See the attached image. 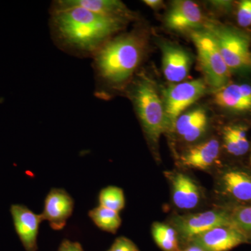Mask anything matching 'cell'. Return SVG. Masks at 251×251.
I'll return each mask as SVG.
<instances>
[{"instance_id":"11","label":"cell","mask_w":251,"mask_h":251,"mask_svg":"<svg viewBox=\"0 0 251 251\" xmlns=\"http://www.w3.org/2000/svg\"><path fill=\"white\" fill-rule=\"evenodd\" d=\"M225 196L233 205H251V171L242 168H230L222 173L220 179Z\"/></svg>"},{"instance_id":"18","label":"cell","mask_w":251,"mask_h":251,"mask_svg":"<svg viewBox=\"0 0 251 251\" xmlns=\"http://www.w3.org/2000/svg\"><path fill=\"white\" fill-rule=\"evenodd\" d=\"M208 119L202 108H197L181 115L175 123L176 131L186 142L197 140L205 132Z\"/></svg>"},{"instance_id":"29","label":"cell","mask_w":251,"mask_h":251,"mask_svg":"<svg viewBox=\"0 0 251 251\" xmlns=\"http://www.w3.org/2000/svg\"><path fill=\"white\" fill-rule=\"evenodd\" d=\"M249 242H251V232L249 234Z\"/></svg>"},{"instance_id":"23","label":"cell","mask_w":251,"mask_h":251,"mask_svg":"<svg viewBox=\"0 0 251 251\" xmlns=\"http://www.w3.org/2000/svg\"><path fill=\"white\" fill-rule=\"evenodd\" d=\"M225 209L237 227L248 234L251 232V205L227 206Z\"/></svg>"},{"instance_id":"26","label":"cell","mask_w":251,"mask_h":251,"mask_svg":"<svg viewBox=\"0 0 251 251\" xmlns=\"http://www.w3.org/2000/svg\"><path fill=\"white\" fill-rule=\"evenodd\" d=\"M57 251H84L80 243L72 242L69 239H63Z\"/></svg>"},{"instance_id":"25","label":"cell","mask_w":251,"mask_h":251,"mask_svg":"<svg viewBox=\"0 0 251 251\" xmlns=\"http://www.w3.org/2000/svg\"><path fill=\"white\" fill-rule=\"evenodd\" d=\"M109 251H140V249L133 241L122 236L115 239Z\"/></svg>"},{"instance_id":"21","label":"cell","mask_w":251,"mask_h":251,"mask_svg":"<svg viewBox=\"0 0 251 251\" xmlns=\"http://www.w3.org/2000/svg\"><path fill=\"white\" fill-rule=\"evenodd\" d=\"M151 233L155 242L163 251H179L178 234L174 227L161 223H154Z\"/></svg>"},{"instance_id":"12","label":"cell","mask_w":251,"mask_h":251,"mask_svg":"<svg viewBox=\"0 0 251 251\" xmlns=\"http://www.w3.org/2000/svg\"><path fill=\"white\" fill-rule=\"evenodd\" d=\"M167 27L173 30L193 31L201 29L204 16L198 5L190 0H179L172 4L166 18Z\"/></svg>"},{"instance_id":"30","label":"cell","mask_w":251,"mask_h":251,"mask_svg":"<svg viewBox=\"0 0 251 251\" xmlns=\"http://www.w3.org/2000/svg\"></svg>"},{"instance_id":"20","label":"cell","mask_w":251,"mask_h":251,"mask_svg":"<svg viewBox=\"0 0 251 251\" xmlns=\"http://www.w3.org/2000/svg\"><path fill=\"white\" fill-rule=\"evenodd\" d=\"M89 217L98 228L104 232L115 234L122 224L120 213L99 205L91 209Z\"/></svg>"},{"instance_id":"13","label":"cell","mask_w":251,"mask_h":251,"mask_svg":"<svg viewBox=\"0 0 251 251\" xmlns=\"http://www.w3.org/2000/svg\"><path fill=\"white\" fill-rule=\"evenodd\" d=\"M53 4L60 6H78L105 17L129 23L135 15L123 2L117 0H56Z\"/></svg>"},{"instance_id":"15","label":"cell","mask_w":251,"mask_h":251,"mask_svg":"<svg viewBox=\"0 0 251 251\" xmlns=\"http://www.w3.org/2000/svg\"><path fill=\"white\" fill-rule=\"evenodd\" d=\"M173 189V200L175 206L181 209L196 207L201 201V191L196 181L181 173H168Z\"/></svg>"},{"instance_id":"6","label":"cell","mask_w":251,"mask_h":251,"mask_svg":"<svg viewBox=\"0 0 251 251\" xmlns=\"http://www.w3.org/2000/svg\"><path fill=\"white\" fill-rule=\"evenodd\" d=\"M206 92V83L202 79L179 82L171 86L164 92L165 114L167 131H174L178 117L188 107L201 98Z\"/></svg>"},{"instance_id":"1","label":"cell","mask_w":251,"mask_h":251,"mask_svg":"<svg viewBox=\"0 0 251 251\" xmlns=\"http://www.w3.org/2000/svg\"><path fill=\"white\" fill-rule=\"evenodd\" d=\"M50 15V30L54 44L64 52L80 58H92L128 24L84 8L60 6L53 3Z\"/></svg>"},{"instance_id":"28","label":"cell","mask_w":251,"mask_h":251,"mask_svg":"<svg viewBox=\"0 0 251 251\" xmlns=\"http://www.w3.org/2000/svg\"><path fill=\"white\" fill-rule=\"evenodd\" d=\"M191 244V243H190ZM179 251H204L203 250L202 248L200 247L199 246L196 245V244H191L188 247L185 248L183 250H180Z\"/></svg>"},{"instance_id":"31","label":"cell","mask_w":251,"mask_h":251,"mask_svg":"<svg viewBox=\"0 0 251 251\" xmlns=\"http://www.w3.org/2000/svg\"></svg>"},{"instance_id":"22","label":"cell","mask_w":251,"mask_h":251,"mask_svg":"<svg viewBox=\"0 0 251 251\" xmlns=\"http://www.w3.org/2000/svg\"><path fill=\"white\" fill-rule=\"evenodd\" d=\"M99 205L117 211L124 209L125 206V196L123 190L115 186L103 188L99 194Z\"/></svg>"},{"instance_id":"16","label":"cell","mask_w":251,"mask_h":251,"mask_svg":"<svg viewBox=\"0 0 251 251\" xmlns=\"http://www.w3.org/2000/svg\"><path fill=\"white\" fill-rule=\"evenodd\" d=\"M214 100L222 108L238 112L251 111V86L228 84L216 90Z\"/></svg>"},{"instance_id":"10","label":"cell","mask_w":251,"mask_h":251,"mask_svg":"<svg viewBox=\"0 0 251 251\" xmlns=\"http://www.w3.org/2000/svg\"><path fill=\"white\" fill-rule=\"evenodd\" d=\"M74 201L62 188H52L44 201L42 216L49 222L51 228L61 230L67 225L68 219L74 211Z\"/></svg>"},{"instance_id":"2","label":"cell","mask_w":251,"mask_h":251,"mask_svg":"<svg viewBox=\"0 0 251 251\" xmlns=\"http://www.w3.org/2000/svg\"><path fill=\"white\" fill-rule=\"evenodd\" d=\"M146 41L137 31L112 37L92 57L94 95L105 99L108 90L120 89L136 72L145 56Z\"/></svg>"},{"instance_id":"24","label":"cell","mask_w":251,"mask_h":251,"mask_svg":"<svg viewBox=\"0 0 251 251\" xmlns=\"http://www.w3.org/2000/svg\"><path fill=\"white\" fill-rule=\"evenodd\" d=\"M237 23L241 27L251 26V0H243L239 3L237 13Z\"/></svg>"},{"instance_id":"3","label":"cell","mask_w":251,"mask_h":251,"mask_svg":"<svg viewBox=\"0 0 251 251\" xmlns=\"http://www.w3.org/2000/svg\"><path fill=\"white\" fill-rule=\"evenodd\" d=\"M129 92L133 105L144 131L152 143H158L160 137L167 131L164 105L157 92L156 85L145 75H141L132 84Z\"/></svg>"},{"instance_id":"14","label":"cell","mask_w":251,"mask_h":251,"mask_svg":"<svg viewBox=\"0 0 251 251\" xmlns=\"http://www.w3.org/2000/svg\"><path fill=\"white\" fill-rule=\"evenodd\" d=\"M162 67L166 80L172 83H179L187 77L191 65V58L186 50L172 44H163Z\"/></svg>"},{"instance_id":"19","label":"cell","mask_w":251,"mask_h":251,"mask_svg":"<svg viewBox=\"0 0 251 251\" xmlns=\"http://www.w3.org/2000/svg\"><path fill=\"white\" fill-rule=\"evenodd\" d=\"M223 135L225 148L230 154L240 156L249 151L247 128L244 126H227L225 127Z\"/></svg>"},{"instance_id":"9","label":"cell","mask_w":251,"mask_h":251,"mask_svg":"<svg viewBox=\"0 0 251 251\" xmlns=\"http://www.w3.org/2000/svg\"><path fill=\"white\" fill-rule=\"evenodd\" d=\"M14 228L25 251L38 250L39 227L44 221L41 214L33 212L23 204H12L10 209Z\"/></svg>"},{"instance_id":"5","label":"cell","mask_w":251,"mask_h":251,"mask_svg":"<svg viewBox=\"0 0 251 251\" xmlns=\"http://www.w3.org/2000/svg\"><path fill=\"white\" fill-rule=\"evenodd\" d=\"M190 36L197 49L198 62L207 83L216 90L228 85L231 71L212 36L202 28L190 31Z\"/></svg>"},{"instance_id":"7","label":"cell","mask_w":251,"mask_h":251,"mask_svg":"<svg viewBox=\"0 0 251 251\" xmlns=\"http://www.w3.org/2000/svg\"><path fill=\"white\" fill-rule=\"evenodd\" d=\"M173 224L180 237L187 242L218 226L234 225L228 211L225 208L198 214L175 216L173 218Z\"/></svg>"},{"instance_id":"4","label":"cell","mask_w":251,"mask_h":251,"mask_svg":"<svg viewBox=\"0 0 251 251\" xmlns=\"http://www.w3.org/2000/svg\"><path fill=\"white\" fill-rule=\"evenodd\" d=\"M203 29L214 38L225 62L231 72L251 69L249 35L235 28L211 22L205 23Z\"/></svg>"},{"instance_id":"8","label":"cell","mask_w":251,"mask_h":251,"mask_svg":"<svg viewBox=\"0 0 251 251\" xmlns=\"http://www.w3.org/2000/svg\"><path fill=\"white\" fill-rule=\"evenodd\" d=\"M204 251H229L249 243V234L234 225L221 226L209 229L189 241Z\"/></svg>"},{"instance_id":"17","label":"cell","mask_w":251,"mask_h":251,"mask_svg":"<svg viewBox=\"0 0 251 251\" xmlns=\"http://www.w3.org/2000/svg\"><path fill=\"white\" fill-rule=\"evenodd\" d=\"M220 143L211 139L188 149L180 157L183 166L196 169H206L219 158Z\"/></svg>"},{"instance_id":"27","label":"cell","mask_w":251,"mask_h":251,"mask_svg":"<svg viewBox=\"0 0 251 251\" xmlns=\"http://www.w3.org/2000/svg\"><path fill=\"white\" fill-rule=\"evenodd\" d=\"M144 3L145 4L148 5L150 8L152 9H157L162 4V1L161 0H145Z\"/></svg>"}]
</instances>
